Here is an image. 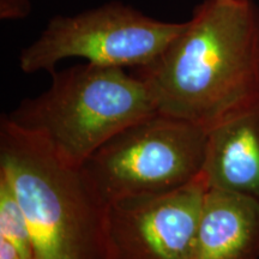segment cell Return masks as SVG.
Listing matches in <instances>:
<instances>
[{
    "instance_id": "1",
    "label": "cell",
    "mask_w": 259,
    "mask_h": 259,
    "mask_svg": "<svg viewBox=\"0 0 259 259\" xmlns=\"http://www.w3.org/2000/svg\"><path fill=\"white\" fill-rule=\"evenodd\" d=\"M157 112L210 131L259 102V9L204 0L150 64L135 69Z\"/></svg>"
},
{
    "instance_id": "9",
    "label": "cell",
    "mask_w": 259,
    "mask_h": 259,
    "mask_svg": "<svg viewBox=\"0 0 259 259\" xmlns=\"http://www.w3.org/2000/svg\"><path fill=\"white\" fill-rule=\"evenodd\" d=\"M0 236L17 248L22 259H34V248L27 216L14 189L0 173Z\"/></svg>"
},
{
    "instance_id": "7",
    "label": "cell",
    "mask_w": 259,
    "mask_h": 259,
    "mask_svg": "<svg viewBox=\"0 0 259 259\" xmlns=\"http://www.w3.org/2000/svg\"><path fill=\"white\" fill-rule=\"evenodd\" d=\"M193 259H259V202L233 191L208 187Z\"/></svg>"
},
{
    "instance_id": "4",
    "label": "cell",
    "mask_w": 259,
    "mask_h": 259,
    "mask_svg": "<svg viewBox=\"0 0 259 259\" xmlns=\"http://www.w3.org/2000/svg\"><path fill=\"white\" fill-rule=\"evenodd\" d=\"M208 131L156 112L102 144L83 170L108 204L185 186L203 174Z\"/></svg>"
},
{
    "instance_id": "5",
    "label": "cell",
    "mask_w": 259,
    "mask_h": 259,
    "mask_svg": "<svg viewBox=\"0 0 259 259\" xmlns=\"http://www.w3.org/2000/svg\"><path fill=\"white\" fill-rule=\"evenodd\" d=\"M186 22L158 21L121 2H109L74 16H54L36 40L22 50L25 73H53L58 63L82 58L113 67L150 64L185 28Z\"/></svg>"
},
{
    "instance_id": "10",
    "label": "cell",
    "mask_w": 259,
    "mask_h": 259,
    "mask_svg": "<svg viewBox=\"0 0 259 259\" xmlns=\"http://www.w3.org/2000/svg\"><path fill=\"white\" fill-rule=\"evenodd\" d=\"M32 11L30 0H0V19L18 21L27 18Z\"/></svg>"
},
{
    "instance_id": "6",
    "label": "cell",
    "mask_w": 259,
    "mask_h": 259,
    "mask_svg": "<svg viewBox=\"0 0 259 259\" xmlns=\"http://www.w3.org/2000/svg\"><path fill=\"white\" fill-rule=\"evenodd\" d=\"M208 187L202 174L169 192L109 204L116 259H193Z\"/></svg>"
},
{
    "instance_id": "12",
    "label": "cell",
    "mask_w": 259,
    "mask_h": 259,
    "mask_svg": "<svg viewBox=\"0 0 259 259\" xmlns=\"http://www.w3.org/2000/svg\"><path fill=\"white\" fill-rule=\"evenodd\" d=\"M231 2H239V3H241V2H248V0H231Z\"/></svg>"
},
{
    "instance_id": "11",
    "label": "cell",
    "mask_w": 259,
    "mask_h": 259,
    "mask_svg": "<svg viewBox=\"0 0 259 259\" xmlns=\"http://www.w3.org/2000/svg\"><path fill=\"white\" fill-rule=\"evenodd\" d=\"M0 259H22L17 248L8 239L0 236Z\"/></svg>"
},
{
    "instance_id": "3",
    "label": "cell",
    "mask_w": 259,
    "mask_h": 259,
    "mask_svg": "<svg viewBox=\"0 0 259 259\" xmlns=\"http://www.w3.org/2000/svg\"><path fill=\"white\" fill-rule=\"evenodd\" d=\"M52 84L6 118L46 139L58 157L83 163L113 136L157 112L147 84L121 67L92 63L54 71Z\"/></svg>"
},
{
    "instance_id": "8",
    "label": "cell",
    "mask_w": 259,
    "mask_h": 259,
    "mask_svg": "<svg viewBox=\"0 0 259 259\" xmlns=\"http://www.w3.org/2000/svg\"><path fill=\"white\" fill-rule=\"evenodd\" d=\"M203 176L209 187L259 202V102L208 132Z\"/></svg>"
},
{
    "instance_id": "2",
    "label": "cell",
    "mask_w": 259,
    "mask_h": 259,
    "mask_svg": "<svg viewBox=\"0 0 259 259\" xmlns=\"http://www.w3.org/2000/svg\"><path fill=\"white\" fill-rule=\"evenodd\" d=\"M0 173L30 228L34 259H116L109 204L82 167L67 164L40 135L0 119Z\"/></svg>"
}]
</instances>
